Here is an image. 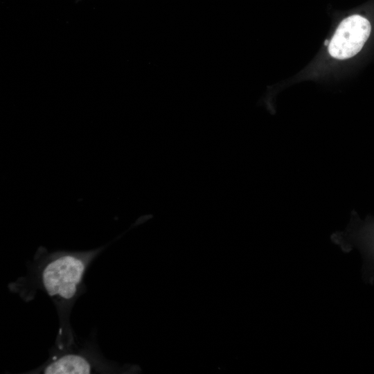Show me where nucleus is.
<instances>
[{"label": "nucleus", "instance_id": "obj_1", "mask_svg": "<svg viewBox=\"0 0 374 374\" xmlns=\"http://www.w3.org/2000/svg\"><path fill=\"white\" fill-rule=\"evenodd\" d=\"M102 248L87 251H59L40 254L39 280L41 288L58 305V310L69 311L78 294L88 265Z\"/></svg>", "mask_w": 374, "mask_h": 374}, {"label": "nucleus", "instance_id": "obj_3", "mask_svg": "<svg viewBox=\"0 0 374 374\" xmlns=\"http://www.w3.org/2000/svg\"><path fill=\"white\" fill-rule=\"evenodd\" d=\"M97 364L87 355L76 353L58 354L35 373L46 374H87L97 371Z\"/></svg>", "mask_w": 374, "mask_h": 374}, {"label": "nucleus", "instance_id": "obj_2", "mask_svg": "<svg viewBox=\"0 0 374 374\" xmlns=\"http://www.w3.org/2000/svg\"><path fill=\"white\" fill-rule=\"evenodd\" d=\"M374 1L363 12L353 13L339 24L328 46L330 55L346 60L361 53L371 39L374 25Z\"/></svg>", "mask_w": 374, "mask_h": 374}]
</instances>
